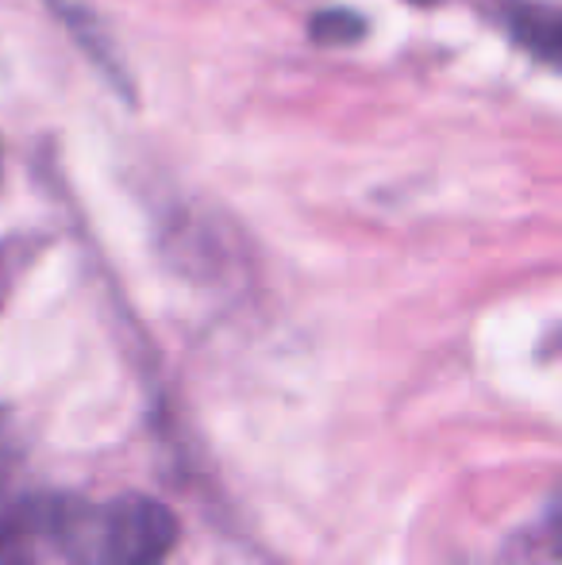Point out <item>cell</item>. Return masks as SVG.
I'll return each mask as SVG.
<instances>
[{
  "instance_id": "obj_3",
  "label": "cell",
  "mask_w": 562,
  "mask_h": 565,
  "mask_svg": "<svg viewBox=\"0 0 562 565\" xmlns=\"http://www.w3.org/2000/svg\"><path fill=\"white\" fill-rule=\"evenodd\" d=\"M39 539H46V500L0 504V565H31Z\"/></svg>"
},
{
  "instance_id": "obj_1",
  "label": "cell",
  "mask_w": 562,
  "mask_h": 565,
  "mask_svg": "<svg viewBox=\"0 0 562 565\" xmlns=\"http://www.w3.org/2000/svg\"><path fill=\"white\" fill-rule=\"evenodd\" d=\"M46 539L77 565H166L178 546V515L150 497H120L105 508L46 500Z\"/></svg>"
},
{
  "instance_id": "obj_2",
  "label": "cell",
  "mask_w": 562,
  "mask_h": 565,
  "mask_svg": "<svg viewBox=\"0 0 562 565\" xmlns=\"http://www.w3.org/2000/svg\"><path fill=\"white\" fill-rule=\"evenodd\" d=\"M501 23L532 58L562 70V8L543 0H501Z\"/></svg>"
},
{
  "instance_id": "obj_5",
  "label": "cell",
  "mask_w": 562,
  "mask_h": 565,
  "mask_svg": "<svg viewBox=\"0 0 562 565\" xmlns=\"http://www.w3.org/2000/svg\"><path fill=\"white\" fill-rule=\"evenodd\" d=\"M31 250L23 238H12V243H0V305H4L8 289H12V281L20 277V269L28 266Z\"/></svg>"
},
{
  "instance_id": "obj_4",
  "label": "cell",
  "mask_w": 562,
  "mask_h": 565,
  "mask_svg": "<svg viewBox=\"0 0 562 565\" xmlns=\"http://www.w3.org/2000/svg\"><path fill=\"white\" fill-rule=\"evenodd\" d=\"M362 35H367V23H362V15L347 12V8H328V12L312 15V39L324 46H347Z\"/></svg>"
}]
</instances>
